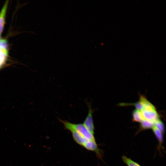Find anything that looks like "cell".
<instances>
[{
    "label": "cell",
    "instance_id": "cell-12",
    "mask_svg": "<svg viewBox=\"0 0 166 166\" xmlns=\"http://www.w3.org/2000/svg\"><path fill=\"white\" fill-rule=\"evenodd\" d=\"M122 159L124 162L127 165V166H141L136 162L125 156H123Z\"/></svg>",
    "mask_w": 166,
    "mask_h": 166
},
{
    "label": "cell",
    "instance_id": "cell-15",
    "mask_svg": "<svg viewBox=\"0 0 166 166\" xmlns=\"http://www.w3.org/2000/svg\"><path fill=\"white\" fill-rule=\"evenodd\" d=\"M1 39V36H0V40Z\"/></svg>",
    "mask_w": 166,
    "mask_h": 166
},
{
    "label": "cell",
    "instance_id": "cell-2",
    "mask_svg": "<svg viewBox=\"0 0 166 166\" xmlns=\"http://www.w3.org/2000/svg\"><path fill=\"white\" fill-rule=\"evenodd\" d=\"M86 104L88 108V112L83 124L90 133L94 135L95 127L93 122V115L94 110L92 109L90 103L87 102Z\"/></svg>",
    "mask_w": 166,
    "mask_h": 166
},
{
    "label": "cell",
    "instance_id": "cell-3",
    "mask_svg": "<svg viewBox=\"0 0 166 166\" xmlns=\"http://www.w3.org/2000/svg\"><path fill=\"white\" fill-rule=\"evenodd\" d=\"M144 120L154 123L159 119V116L156 110H143L141 111Z\"/></svg>",
    "mask_w": 166,
    "mask_h": 166
},
{
    "label": "cell",
    "instance_id": "cell-8",
    "mask_svg": "<svg viewBox=\"0 0 166 166\" xmlns=\"http://www.w3.org/2000/svg\"><path fill=\"white\" fill-rule=\"evenodd\" d=\"M8 56V49L0 47V68L5 63Z\"/></svg>",
    "mask_w": 166,
    "mask_h": 166
},
{
    "label": "cell",
    "instance_id": "cell-6",
    "mask_svg": "<svg viewBox=\"0 0 166 166\" xmlns=\"http://www.w3.org/2000/svg\"><path fill=\"white\" fill-rule=\"evenodd\" d=\"M142 104L143 109L142 110H156L155 106L150 102L145 96L143 95L140 96L139 101Z\"/></svg>",
    "mask_w": 166,
    "mask_h": 166
},
{
    "label": "cell",
    "instance_id": "cell-16",
    "mask_svg": "<svg viewBox=\"0 0 166 166\" xmlns=\"http://www.w3.org/2000/svg\"><path fill=\"white\" fill-rule=\"evenodd\" d=\"M42 166V165L41 166Z\"/></svg>",
    "mask_w": 166,
    "mask_h": 166
},
{
    "label": "cell",
    "instance_id": "cell-11",
    "mask_svg": "<svg viewBox=\"0 0 166 166\" xmlns=\"http://www.w3.org/2000/svg\"><path fill=\"white\" fill-rule=\"evenodd\" d=\"M119 105L121 106L133 105L135 107L136 109L140 111H142L143 109V105L139 101L136 103H121L119 104Z\"/></svg>",
    "mask_w": 166,
    "mask_h": 166
},
{
    "label": "cell",
    "instance_id": "cell-10",
    "mask_svg": "<svg viewBox=\"0 0 166 166\" xmlns=\"http://www.w3.org/2000/svg\"><path fill=\"white\" fill-rule=\"evenodd\" d=\"M152 129L154 133L159 141V144L161 145L163 141V133L155 125Z\"/></svg>",
    "mask_w": 166,
    "mask_h": 166
},
{
    "label": "cell",
    "instance_id": "cell-13",
    "mask_svg": "<svg viewBox=\"0 0 166 166\" xmlns=\"http://www.w3.org/2000/svg\"><path fill=\"white\" fill-rule=\"evenodd\" d=\"M154 125L163 133L165 131L164 124L162 121L160 119L154 122Z\"/></svg>",
    "mask_w": 166,
    "mask_h": 166
},
{
    "label": "cell",
    "instance_id": "cell-14",
    "mask_svg": "<svg viewBox=\"0 0 166 166\" xmlns=\"http://www.w3.org/2000/svg\"><path fill=\"white\" fill-rule=\"evenodd\" d=\"M8 43L6 40L1 39L0 40V47L8 49Z\"/></svg>",
    "mask_w": 166,
    "mask_h": 166
},
{
    "label": "cell",
    "instance_id": "cell-1",
    "mask_svg": "<svg viewBox=\"0 0 166 166\" xmlns=\"http://www.w3.org/2000/svg\"><path fill=\"white\" fill-rule=\"evenodd\" d=\"M58 119L63 124L65 129L69 131L71 129L74 130L79 133L87 140L96 141L94 135L90 133L83 124L73 123L67 121L63 120L60 119Z\"/></svg>",
    "mask_w": 166,
    "mask_h": 166
},
{
    "label": "cell",
    "instance_id": "cell-9",
    "mask_svg": "<svg viewBox=\"0 0 166 166\" xmlns=\"http://www.w3.org/2000/svg\"><path fill=\"white\" fill-rule=\"evenodd\" d=\"M140 130H144L152 128L154 126L153 122L146 120H144L140 122Z\"/></svg>",
    "mask_w": 166,
    "mask_h": 166
},
{
    "label": "cell",
    "instance_id": "cell-5",
    "mask_svg": "<svg viewBox=\"0 0 166 166\" xmlns=\"http://www.w3.org/2000/svg\"><path fill=\"white\" fill-rule=\"evenodd\" d=\"M8 4V1H6L0 11V35L3 30Z\"/></svg>",
    "mask_w": 166,
    "mask_h": 166
},
{
    "label": "cell",
    "instance_id": "cell-4",
    "mask_svg": "<svg viewBox=\"0 0 166 166\" xmlns=\"http://www.w3.org/2000/svg\"><path fill=\"white\" fill-rule=\"evenodd\" d=\"M69 131L71 132L74 141L83 147H84L89 141H91L87 140L80 134L74 130L71 129Z\"/></svg>",
    "mask_w": 166,
    "mask_h": 166
},
{
    "label": "cell",
    "instance_id": "cell-7",
    "mask_svg": "<svg viewBox=\"0 0 166 166\" xmlns=\"http://www.w3.org/2000/svg\"><path fill=\"white\" fill-rule=\"evenodd\" d=\"M132 115V120L134 122L140 123L144 120L141 112L136 109L133 111Z\"/></svg>",
    "mask_w": 166,
    "mask_h": 166
}]
</instances>
